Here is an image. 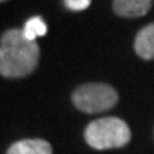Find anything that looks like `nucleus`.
Here are the masks:
<instances>
[{"label":"nucleus","instance_id":"obj_8","mask_svg":"<svg viewBox=\"0 0 154 154\" xmlns=\"http://www.w3.org/2000/svg\"><path fill=\"white\" fill-rule=\"evenodd\" d=\"M64 5L67 9H70L73 11H80L86 10L91 5V0H64Z\"/></svg>","mask_w":154,"mask_h":154},{"label":"nucleus","instance_id":"obj_6","mask_svg":"<svg viewBox=\"0 0 154 154\" xmlns=\"http://www.w3.org/2000/svg\"><path fill=\"white\" fill-rule=\"evenodd\" d=\"M134 50L143 60H154V23L144 26L134 38Z\"/></svg>","mask_w":154,"mask_h":154},{"label":"nucleus","instance_id":"obj_2","mask_svg":"<svg viewBox=\"0 0 154 154\" xmlns=\"http://www.w3.org/2000/svg\"><path fill=\"white\" fill-rule=\"evenodd\" d=\"M131 138L130 127L119 117H103L91 121L84 130L86 143L96 150L124 147Z\"/></svg>","mask_w":154,"mask_h":154},{"label":"nucleus","instance_id":"obj_9","mask_svg":"<svg viewBox=\"0 0 154 154\" xmlns=\"http://www.w3.org/2000/svg\"><path fill=\"white\" fill-rule=\"evenodd\" d=\"M2 2H6V0H0V3H2Z\"/></svg>","mask_w":154,"mask_h":154},{"label":"nucleus","instance_id":"obj_1","mask_svg":"<svg viewBox=\"0 0 154 154\" xmlns=\"http://www.w3.org/2000/svg\"><path fill=\"white\" fill-rule=\"evenodd\" d=\"M40 49L36 42L27 40L20 29H9L0 37V76L22 79L37 67Z\"/></svg>","mask_w":154,"mask_h":154},{"label":"nucleus","instance_id":"obj_3","mask_svg":"<svg viewBox=\"0 0 154 154\" xmlns=\"http://www.w3.org/2000/svg\"><path fill=\"white\" fill-rule=\"evenodd\" d=\"M72 101L79 110L94 114L113 109L119 101V94L109 84L87 83L79 86L73 91Z\"/></svg>","mask_w":154,"mask_h":154},{"label":"nucleus","instance_id":"obj_5","mask_svg":"<svg viewBox=\"0 0 154 154\" xmlns=\"http://www.w3.org/2000/svg\"><path fill=\"white\" fill-rule=\"evenodd\" d=\"M6 154H53V149L46 140L26 138L13 143Z\"/></svg>","mask_w":154,"mask_h":154},{"label":"nucleus","instance_id":"obj_7","mask_svg":"<svg viewBox=\"0 0 154 154\" xmlns=\"http://www.w3.org/2000/svg\"><path fill=\"white\" fill-rule=\"evenodd\" d=\"M22 32H23V36L27 40L36 42L37 37L46 36V33H47V24H46V22L40 16H33L24 23Z\"/></svg>","mask_w":154,"mask_h":154},{"label":"nucleus","instance_id":"obj_4","mask_svg":"<svg viewBox=\"0 0 154 154\" xmlns=\"http://www.w3.org/2000/svg\"><path fill=\"white\" fill-rule=\"evenodd\" d=\"M153 0H113V10L120 17H141L147 14Z\"/></svg>","mask_w":154,"mask_h":154}]
</instances>
